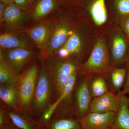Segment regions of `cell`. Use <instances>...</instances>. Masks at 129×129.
I'll return each mask as SVG.
<instances>
[{
  "instance_id": "20",
  "label": "cell",
  "mask_w": 129,
  "mask_h": 129,
  "mask_svg": "<svg viewBox=\"0 0 129 129\" xmlns=\"http://www.w3.org/2000/svg\"><path fill=\"white\" fill-rule=\"evenodd\" d=\"M0 98L7 107L14 111L17 107L18 92L16 88L8 85H0Z\"/></svg>"
},
{
  "instance_id": "13",
  "label": "cell",
  "mask_w": 129,
  "mask_h": 129,
  "mask_svg": "<svg viewBox=\"0 0 129 129\" xmlns=\"http://www.w3.org/2000/svg\"><path fill=\"white\" fill-rule=\"evenodd\" d=\"M15 30H8L1 33L0 46L2 49L22 48L33 50L32 42L24 35ZM20 32V31H19Z\"/></svg>"
},
{
  "instance_id": "33",
  "label": "cell",
  "mask_w": 129,
  "mask_h": 129,
  "mask_svg": "<svg viewBox=\"0 0 129 129\" xmlns=\"http://www.w3.org/2000/svg\"><path fill=\"white\" fill-rule=\"evenodd\" d=\"M2 129H13L12 128H11V127H8L7 125H6V126H5Z\"/></svg>"
},
{
  "instance_id": "8",
  "label": "cell",
  "mask_w": 129,
  "mask_h": 129,
  "mask_svg": "<svg viewBox=\"0 0 129 129\" xmlns=\"http://www.w3.org/2000/svg\"><path fill=\"white\" fill-rule=\"evenodd\" d=\"M29 15L27 11L21 9L14 3L7 5L3 18L0 20L1 26L8 30H24Z\"/></svg>"
},
{
  "instance_id": "4",
  "label": "cell",
  "mask_w": 129,
  "mask_h": 129,
  "mask_svg": "<svg viewBox=\"0 0 129 129\" xmlns=\"http://www.w3.org/2000/svg\"><path fill=\"white\" fill-rule=\"evenodd\" d=\"M54 95V90L51 81L46 67L42 62L32 99L33 115H41L45 109L52 104L51 102Z\"/></svg>"
},
{
  "instance_id": "26",
  "label": "cell",
  "mask_w": 129,
  "mask_h": 129,
  "mask_svg": "<svg viewBox=\"0 0 129 129\" xmlns=\"http://www.w3.org/2000/svg\"><path fill=\"white\" fill-rule=\"evenodd\" d=\"M9 118L8 115L6 107L5 104H1L0 108V128L2 129L8 123V119Z\"/></svg>"
},
{
  "instance_id": "19",
  "label": "cell",
  "mask_w": 129,
  "mask_h": 129,
  "mask_svg": "<svg viewBox=\"0 0 129 129\" xmlns=\"http://www.w3.org/2000/svg\"><path fill=\"white\" fill-rule=\"evenodd\" d=\"M57 0H39L35 7L31 18L38 21L44 18L57 7Z\"/></svg>"
},
{
  "instance_id": "24",
  "label": "cell",
  "mask_w": 129,
  "mask_h": 129,
  "mask_svg": "<svg viewBox=\"0 0 129 129\" xmlns=\"http://www.w3.org/2000/svg\"><path fill=\"white\" fill-rule=\"evenodd\" d=\"M19 75L0 61V85L7 84L16 88Z\"/></svg>"
},
{
  "instance_id": "34",
  "label": "cell",
  "mask_w": 129,
  "mask_h": 129,
  "mask_svg": "<svg viewBox=\"0 0 129 129\" xmlns=\"http://www.w3.org/2000/svg\"><path fill=\"white\" fill-rule=\"evenodd\" d=\"M107 129H115L114 128H113L112 127H109V128H108Z\"/></svg>"
},
{
  "instance_id": "9",
  "label": "cell",
  "mask_w": 129,
  "mask_h": 129,
  "mask_svg": "<svg viewBox=\"0 0 129 129\" xmlns=\"http://www.w3.org/2000/svg\"><path fill=\"white\" fill-rule=\"evenodd\" d=\"M51 30V20L45 19L28 29L20 32H25L27 36L39 50L42 56L48 46Z\"/></svg>"
},
{
  "instance_id": "31",
  "label": "cell",
  "mask_w": 129,
  "mask_h": 129,
  "mask_svg": "<svg viewBox=\"0 0 129 129\" xmlns=\"http://www.w3.org/2000/svg\"><path fill=\"white\" fill-rule=\"evenodd\" d=\"M1 2L7 5L14 3V0H1Z\"/></svg>"
},
{
  "instance_id": "21",
  "label": "cell",
  "mask_w": 129,
  "mask_h": 129,
  "mask_svg": "<svg viewBox=\"0 0 129 129\" xmlns=\"http://www.w3.org/2000/svg\"><path fill=\"white\" fill-rule=\"evenodd\" d=\"M47 129H81L79 121L74 117L54 116Z\"/></svg>"
},
{
  "instance_id": "23",
  "label": "cell",
  "mask_w": 129,
  "mask_h": 129,
  "mask_svg": "<svg viewBox=\"0 0 129 129\" xmlns=\"http://www.w3.org/2000/svg\"><path fill=\"white\" fill-rule=\"evenodd\" d=\"M62 46L69 52L70 57H78L80 56L83 46L80 35L77 32L74 31L73 34L70 36L67 42Z\"/></svg>"
},
{
  "instance_id": "6",
  "label": "cell",
  "mask_w": 129,
  "mask_h": 129,
  "mask_svg": "<svg viewBox=\"0 0 129 129\" xmlns=\"http://www.w3.org/2000/svg\"><path fill=\"white\" fill-rule=\"evenodd\" d=\"M79 79L78 75L74 91V117L80 120L90 112L92 98L88 85V75H81Z\"/></svg>"
},
{
  "instance_id": "32",
  "label": "cell",
  "mask_w": 129,
  "mask_h": 129,
  "mask_svg": "<svg viewBox=\"0 0 129 129\" xmlns=\"http://www.w3.org/2000/svg\"><path fill=\"white\" fill-rule=\"evenodd\" d=\"M126 62L127 63V68L126 69L129 68V54L128 55V56H127Z\"/></svg>"
},
{
  "instance_id": "11",
  "label": "cell",
  "mask_w": 129,
  "mask_h": 129,
  "mask_svg": "<svg viewBox=\"0 0 129 129\" xmlns=\"http://www.w3.org/2000/svg\"><path fill=\"white\" fill-rule=\"evenodd\" d=\"M117 113H98L89 112L79 120L81 129H107L112 127Z\"/></svg>"
},
{
  "instance_id": "30",
  "label": "cell",
  "mask_w": 129,
  "mask_h": 129,
  "mask_svg": "<svg viewBox=\"0 0 129 129\" xmlns=\"http://www.w3.org/2000/svg\"><path fill=\"white\" fill-rule=\"evenodd\" d=\"M7 5L1 2L0 3V20L3 18Z\"/></svg>"
},
{
  "instance_id": "14",
  "label": "cell",
  "mask_w": 129,
  "mask_h": 129,
  "mask_svg": "<svg viewBox=\"0 0 129 129\" xmlns=\"http://www.w3.org/2000/svg\"><path fill=\"white\" fill-rule=\"evenodd\" d=\"M127 42L124 37L121 34H116L113 38L111 54V64L112 67L124 62H126L127 56Z\"/></svg>"
},
{
  "instance_id": "2",
  "label": "cell",
  "mask_w": 129,
  "mask_h": 129,
  "mask_svg": "<svg viewBox=\"0 0 129 129\" xmlns=\"http://www.w3.org/2000/svg\"><path fill=\"white\" fill-rule=\"evenodd\" d=\"M39 70L36 63L28 67L19 75L15 88L18 96V108L30 116L33 115L32 99Z\"/></svg>"
},
{
  "instance_id": "17",
  "label": "cell",
  "mask_w": 129,
  "mask_h": 129,
  "mask_svg": "<svg viewBox=\"0 0 129 129\" xmlns=\"http://www.w3.org/2000/svg\"><path fill=\"white\" fill-rule=\"evenodd\" d=\"M6 109L9 119L16 127L21 129H37V124L30 115L19 110L14 111L7 107Z\"/></svg>"
},
{
  "instance_id": "18",
  "label": "cell",
  "mask_w": 129,
  "mask_h": 129,
  "mask_svg": "<svg viewBox=\"0 0 129 129\" xmlns=\"http://www.w3.org/2000/svg\"><path fill=\"white\" fill-rule=\"evenodd\" d=\"M88 75V85L92 98L102 95L109 90L105 76L98 74Z\"/></svg>"
},
{
  "instance_id": "22",
  "label": "cell",
  "mask_w": 129,
  "mask_h": 129,
  "mask_svg": "<svg viewBox=\"0 0 129 129\" xmlns=\"http://www.w3.org/2000/svg\"><path fill=\"white\" fill-rule=\"evenodd\" d=\"M90 11L96 25L100 26L106 23L107 19V14L105 0H95L90 7Z\"/></svg>"
},
{
  "instance_id": "16",
  "label": "cell",
  "mask_w": 129,
  "mask_h": 129,
  "mask_svg": "<svg viewBox=\"0 0 129 129\" xmlns=\"http://www.w3.org/2000/svg\"><path fill=\"white\" fill-rule=\"evenodd\" d=\"M127 69L125 68L112 67L105 76L109 90L117 93L122 90L125 82Z\"/></svg>"
},
{
  "instance_id": "29",
  "label": "cell",
  "mask_w": 129,
  "mask_h": 129,
  "mask_svg": "<svg viewBox=\"0 0 129 129\" xmlns=\"http://www.w3.org/2000/svg\"><path fill=\"white\" fill-rule=\"evenodd\" d=\"M29 0H14V4L24 10L26 11Z\"/></svg>"
},
{
  "instance_id": "28",
  "label": "cell",
  "mask_w": 129,
  "mask_h": 129,
  "mask_svg": "<svg viewBox=\"0 0 129 129\" xmlns=\"http://www.w3.org/2000/svg\"><path fill=\"white\" fill-rule=\"evenodd\" d=\"M127 74L126 79L123 87L122 88V92L125 94H129V68L127 69Z\"/></svg>"
},
{
  "instance_id": "27",
  "label": "cell",
  "mask_w": 129,
  "mask_h": 129,
  "mask_svg": "<svg viewBox=\"0 0 129 129\" xmlns=\"http://www.w3.org/2000/svg\"><path fill=\"white\" fill-rule=\"evenodd\" d=\"M121 25L125 33L129 38V15L122 19Z\"/></svg>"
},
{
  "instance_id": "10",
  "label": "cell",
  "mask_w": 129,
  "mask_h": 129,
  "mask_svg": "<svg viewBox=\"0 0 129 129\" xmlns=\"http://www.w3.org/2000/svg\"><path fill=\"white\" fill-rule=\"evenodd\" d=\"M52 30L50 40L45 54H53L67 42L72 29L65 21L62 19L51 20Z\"/></svg>"
},
{
  "instance_id": "15",
  "label": "cell",
  "mask_w": 129,
  "mask_h": 129,
  "mask_svg": "<svg viewBox=\"0 0 129 129\" xmlns=\"http://www.w3.org/2000/svg\"><path fill=\"white\" fill-rule=\"evenodd\" d=\"M117 93L120 97V107L112 127L115 129H129V98L122 90Z\"/></svg>"
},
{
  "instance_id": "1",
  "label": "cell",
  "mask_w": 129,
  "mask_h": 129,
  "mask_svg": "<svg viewBox=\"0 0 129 129\" xmlns=\"http://www.w3.org/2000/svg\"><path fill=\"white\" fill-rule=\"evenodd\" d=\"M42 57L51 81L57 100L62 94L70 77L78 70L81 64L74 58L61 59L53 54H45Z\"/></svg>"
},
{
  "instance_id": "12",
  "label": "cell",
  "mask_w": 129,
  "mask_h": 129,
  "mask_svg": "<svg viewBox=\"0 0 129 129\" xmlns=\"http://www.w3.org/2000/svg\"><path fill=\"white\" fill-rule=\"evenodd\" d=\"M120 105V97L117 93L109 90L102 95L92 98L90 112L117 113L119 110Z\"/></svg>"
},
{
  "instance_id": "3",
  "label": "cell",
  "mask_w": 129,
  "mask_h": 129,
  "mask_svg": "<svg viewBox=\"0 0 129 129\" xmlns=\"http://www.w3.org/2000/svg\"><path fill=\"white\" fill-rule=\"evenodd\" d=\"M112 68L105 40L97 41L87 60L80 65L78 74L88 75L98 74L105 76Z\"/></svg>"
},
{
  "instance_id": "25",
  "label": "cell",
  "mask_w": 129,
  "mask_h": 129,
  "mask_svg": "<svg viewBox=\"0 0 129 129\" xmlns=\"http://www.w3.org/2000/svg\"><path fill=\"white\" fill-rule=\"evenodd\" d=\"M115 6L120 15L123 16L129 15V0H115Z\"/></svg>"
},
{
  "instance_id": "5",
  "label": "cell",
  "mask_w": 129,
  "mask_h": 129,
  "mask_svg": "<svg viewBox=\"0 0 129 129\" xmlns=\"http://www.w3.org/2000/svg\"><path fill=\"white\" fill-rule=\"evenodd\" d=\"M78 78V70H76L68 80L62 95L53 103L48 106V109L54 113V116L74 117V91Z\"/></svg>"
},
{
  "instance_id": "7",
  "label": "cell",
  "mask_w": 129,
  "mask_h": 129,
  "mask_svg": "<svg viewBox=\"0 0 129 129\" xmlns=\"http://www.w3.org/2000/svg\"><path fill=\"white\" fill-rule=\"evenodd\" d=\"M35 54L34 50L27 48H1L0 61L20 74L32 61Z\"/></svg>"
}]
</instances>
